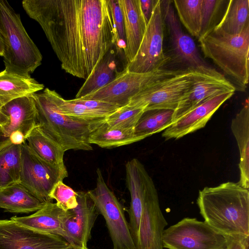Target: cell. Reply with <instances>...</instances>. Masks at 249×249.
I'll return each instance as SVG.
<instances>
[{
	"instance_id": "1",
	"label": "cell",
	"mask_w": 249,
	"mask_h": 249,
	"mask_svg": "<svg viewBox=\"0 0 249 249\" xmlns=\"http://www.w3.org/2000/svg\"><path fill=\"white\" fill-rule=\"evenodd\" d=\"M66 72L85 80L115 44L107 0H24Z\"/></svg>"
},
{
	"instance_id": "2",
	"label": "cell",
	"mask_w": 249,
	"mask_h": 249,
	"mask_svg": "<svg viewBox=\"0 0 249 249\" xmlns=\"http://www.w3.org/2000/svg\"><path fill=\"white\" fill-rule=\"evenodd\" d=\"M200 213L213 229L223 236L249 237V191L228 181L199 191Z\"/></svg>"
},
{
	"instance_id": "3",
	"label": "cell",
	"mask_w": 249,
	"mask_h": 249,
	"mask_svg": "<svg viewBox=\"0 0 249 249\" xmlns=\"http://www.w3.org/2000/svg\"><path fill=\"white\" fill-rule=\"evenodd\" d=\"M36 110L38 126L66 152L69 150L90 151L91 133L102 124L105 119L86 121L62 113L53 101L51 89L32 94Z\"/></svg>"
},
{
	"instance_id": "4",
	"label": "cell",
	"mask_w": 249,
	"mask_h": 249,
	"mask_svg": "<svg viewBox=\"0 0 249 249\" xmlns=\"http://www.w3.org/2000/svg\"><path fill=\"white\" fill-rule=\"evenodd\" d=\"M0 36L6 71L31 77L42 62V55L30 37L20 19L9 2L0 0Z\"/></svg>"
},
{
	"instance_id": "5",
	"label": "cell",
	"mask_w": 249,
	"mask_h": 249,
	"mask_svg": "<svg viewBox=\"0 0 249 249\" xmlns=\"http://www.w3.org/2000/svg\"><path fill=\"white\" fill-rule=\"evenodd\" d=\"M198 41L204 56L245 89L249 77V26L236 35L213 28Z\"/></svg>"
},
{
	"instance_id": "6",
	"label": "cell",
	"mask_w": 249,
	"mask_h": 249,
	"mask_svg": "<svg viewBox=\"0 0 249 249\" xmlns=\"http://www.w3.org/2000/svg\"><path fill=\"white\" fill-rule=\"evenodd\" d=\"M96 186L87 193L105 220L113 249H135L123 206L106 183L99 168Z\"/></svg>"
},
{
	"instance_id": "7",
	"label": "cell",
	"mask_w": 249,
	"mask_h": 249,
	"mask_svg": "<svg viewBox=\"0 0 249 249\" xmlns=\"http://www.w3.org/2000/svg\"><path fill=\"white\" fill-rule=\"evenodd\" d=\"M128 222L135 249H163L162 234L168 223L161 211L157 191L150 176L142 211Z\"/></svg>"
},
{
	"instance_id": "8",
	"label": "cell",
	"mask_w": 249,
	"mask_h": 249,
	"mask_svg": "<svg viewBox=\"0 0 249 249\" xmlns=\"http://www.w3.org/2000/svg\"><path fill=\"white\" fill-rule=\"evenodd\" d=\"M180 71L161 69L150 72L136 73L129 71L125 67L110 83L78 99L101 100L121 107L127 105L134 96L152 85Z\"/></svg>"
},
{
	"instance_id": "9",
	"label": "cell",
	"mask_w": 249,
	"mask_h": 249,
	"mask_svg": "<svg viewBox=\"0 0 249 249\" xmlns=\"http://www.w3.org/2000/svg\"><path fill=\"white\" fill-rule=\"evenodd\" d=\"M163 248L168 249H226L225 237L205 221L185 217L164 230Z\"/></svg>"
},
{
	"instance_id": "10",
	"label": "cell",
	"mask_w": 249,
	"mask_h": 249,
	"mask_svg": "<svg viewBox=\"0 0 249 249\" xmlns=\"http://www.w3.org/2000/svg\"><path fill=\"white\" fill-rule=\"evenodd\" d=\"M68 176L67 169L53 166L41 159L26 142L21 144L19 183L43 203L52 201L50 194L54 185Z\"/></svg>"
},
{
	"instance_id": "11",
	"label": "cell",
	"mask_w": 249,
	"mask_h": 249,
	"mask_svg": "<svg viewBox=\"0 0 249 249\" xmlns=\"http://www.w3.org/2000/svg\"><path fill=\"white\" fill-rule=\"evenodd\" d=\"M164 24L166 25L176 60L187 69L217 78H226L201 55L194 39L183 30L171 0H161Z\"/></svg>"
},
{
	"instance_id": "12",
	"label": "cell",
	"mask_w": 249,
	"mask_h": 249,
	"mask_svg": "<svg viewBox=\"0 0 249 249\" xmlns=\"http://www.w3.org/2000/svg\"><path fill=\"white\" fill-rule=\"evenodd\" d=\"M164 20L161 0H156L139 50L125 67L131 72L147 73L162 69L170 57L163 52Z\"/></svg>"
},
{
	"instance_id": "13",
	"label": "cell",
	"mask_w": 249,
	"mask_h": 249,
	"mask_svg": "<svg viewBox=\"0 0 249 249\" xmlns=\"http://www.w3.org/2000/svg\"><path fill=\"white\" fill-rule=\"evenodd\" d=\"M192 84L191 71L186 69L163 79L134 96L128 106L142 108L144 111L175 110L178 103L189 90Z\"/></svg>"
},
{
	"instance_id": "14",
	"label": "cell",
	"mask_w": 249,
	"mask_h": 249,
	"mask_svg": "<svg viewBox=\"0 0 249 249\" xmlns=\"http://www.w3.org/2000/svg\"><path fill=\"white\" fill-rule=\"evenodd\" d=\"M38 125L32 94L14 99L0 107V150L9 145L10 136L20 132L26 140Z\"/></svg>"
},
{
	"instance_id": "15",
	"label": "cell",
	"mask_w": 249,
	"mask_h": 249,
	"mask_svg": "<svg viewBox=\"0 0 249 249\" xmlns=\"http://www.w3.org/2000/svg\"><path fill=\"white\" fill-rule=\"evenodd\" d=\"M63 237L22 226L12 219H0V249H67Z\"/></svg>"
},
{
	"instance_id": "16",
	"label": "cell",
	"mask_w": 249,
	"mask_h": 249,
	"mask_svg": "<svg viewBox=\"0 0 249 249\" xmlns=\"http://www.w3.org/2000/svg\"><path fill=\"white\" fill-rule=\"evenodd\" d=\"M77 193L78 205L70 210L71 214L64 223V239L73 247L86 248L99 213L87 192Z\"/></svg>"
},
{
	"instance_id": "17",
	"label": "cell",
	"mask_w": 249,
	"mask_h": 249,
	"mask_svg": "<svg viewBox=\"0 0 249 249\" xmlns=\"http://www.w3.org/2000/svg\"><path fill=\"white\" fill-rule=\"evenodd\" d=\"M191 72V87L174 111L172 124L205 100L221 93L234 92L236 90L226 78H217L193 71Z\"/></svg>"
},
{
	"instance_id": "18",
	"label": "cell",
	"mask_w": 249,
	"mask_h": 249,
	"mask_svg": "<svg viewBox=\"0 0 249 249\" xmlns=\"http://www.w3.org/2000/svg\"><path fill=\"white\" fill-rule=\"evenodd\" d=\"M234 93H221L202 102L166 128L162 136L165 140L178 139L204 127L215 111Z\"/></svg>"
},
{
	"instance_id": "19",
	"label": "cell",
	"mask_w": 249,
	"mask_h": 249,
	"mask_svg": "<svg viewBox=\"0 0 249 249\" xmlns=\"http://www.w3.org/2000/svg\"><path fill=\"white\" fill-rule=\"evenodd\" d=\"M70 210L65 211L52 201L47 202L38 211L25 216L10 218L19 225L34 231L53 234L64 238V223L70 216Z\"/></svg>"
},
{
	"instance_id": "20",
	"label": "cell",
	"mask_w": 249,
	"mask_h": 249,
	"mask_svg": "<svg viewBox=\"0 0 249 249\" xmlns=\"http://www.w3.org/2000/svg\"><path fill=\"white\" fill-rule=\"evenodd\" d=\"M118 2L124 18L125 40L124 55L126 66L136 55L147 23L141 9L140 0H118Z\"/></svg>"
},
{
	"instance_id": "21",
	"label": "cell",
	"mask_w": 249,
	"mask_h": 249,
	"mask_svg": "<svg viewBox=\"0 0 249 249\" xmlns=\"http://www.w3.org/2000/svg\"><path fill=\"white\" fill-rule=\"evenodd\" d=\"M240 153V179L237 182L249 188V101L247 98L239 112L232 119L231 125Z\"/></svg>"
},
{
	"instance_id": "22",
	"label": "cell",
	"mask_w": 249,
	"mask_h": 249,
	"mask_svg": "<svg viewBox=\"0 0 249 249\" xmlns=\"http://www.w3.org/2000/svg\"><path fill=\"white\" fill-rule=\"evenodd\" d=\"M19 183L0 191V208L15 213H29L39 210L44 205Z\"/></svg>"
},
{
	"instance_id": "23",
	"label": "cell",
	"mask_w": 249,
	"mask_h": 249,
	"mask_svg": "<svg viewBox=\"0 0 249 249\" xmlns=\"http://www.w3.org/2000/svg\"><path fill=\"white\" fill-rule=\"evenodd\" d=\"M44 86L31 77L0 72V107L8 102L43 89Z\"/></svg>"
},
{
	"instance_id": "24",
	"label": "cell",
	"mask_w": 249,
	"mask_h": 249,
	"mask_svg": "<svg viewBox=\"0 0 249 249\" xmlns=\"http://www.w3.org/2000/svg\"><path fill=\"white\" fill-rule=\"evenodd\" d=\"M110 49L100 61L77 92L75 99H81L106 86L119 74L115 55Z\"/></svg>"
},
{
	"instance_id": "25",
	"label": "cell",
	"mask_w": 249,
	"mask_h": 249,
	"mask_svg": "<svg viewBox=\"0 0 249 249\" xmlns=\"http://www.w3.org/2000/svg\"><path fill=\"white\" fill-rule=\"evenodd\" d=\"M32 150L44 161L62 169H67L63 158L65 151L36 126L26 141Z\"/></svg>"
},
{
	"instance_id": "26",
	"label": "cell",
	"mask_w": 249,
	"mask_h": 249,
	"mask_svg": "<svg viewBox=\"0 0 249 249\" xmlns=\"http://www.w3.org/2000/svg\"><path fill=\"white\" fill-rule=\"evenodd\" d=\"M223 17L213 28L230 35L240 34L249 26V0H230Z\"/></svg>"
},
{
	"instance_id": "27",
	"label": "cell",
	"mask_w": 249,
	"mask_h": 249,
	"mask_svg": "<svg viewBox=\"0 0 249 249\" xmlns=\"http://www.w3.org/2000/svg\"><path fill=\"white\" fill-rule=\"evenodd\" d=\"M134 129L112 127L104 122L91 133L89 141L90 144L108 149L128 145L139 141Z\"/></svg>"
},
{
	"instance_id": "28",
	"label": "cell",
	"mask_w": 249,
	"mask_h": 249,
	"mask_svg": "<svg viewBox=\"0 0 249 249\" xmlns=\"http://www.w3.org/2000/svg\"><path fill=\"white\" fill-rule=\"evenodd\" d=\"M21 144H11L0 150V191L19 183Z\"/></svg>"
},
{
	"instance_id": "29",
	"label": "cell",
	"mask_w": 249,
	"mask_h": 249,
	"mask_svg": "<svg viewBox=\"0 0 249 249\" xmlns=\"http://www.w3.org/2000/svg\"><path fill=\"white\" fill-rule=\"evenodd\" d=\"M174 110L159 109L145 111L138 120L134 133L141 141L153 134L164 130L172 124Z\"/></svg>"
},
{
	"instance_id": "30",
	"label": "cell",
	"mask_w": 249,
	"mask_h": 249,
	"mask_svg": "<svg viewBox=\"0 0 249 249\" xmlns=\"http://www.w3.org/2000/svg\"><path fill=\"white\" fill-rule=\"evenodd\" d=\"M173 2L178 20L192 36L198 38L201 32L202 0H174Z\"/></svg>"
},
{
	"instance_id": "31",
	"label": "cell",
	"mask_w": 249,
	"mask_h": 249,
	"mask_svg": "<svg viewBox=\"0 0 249 249\" xmlns=\"http://www.w3.org/2000/svg\"><path fill=\"white\" fill-rule=\"evenodd\" d=\"M51 94L60 111L65 115L86 121L101 120L106 117L84 105L64 99L54 90L51 89Z\"/></svg>"
},
{
	"instance_id": "32",
	"label": "cell",
	"mask_w": 249,
	"mask_h": 249,
	"mask_svg": "<svg viewBox=\"0 0 249 249\" xmlns=\"http://www.w3.org/2000/svg\"><path fill=\"white\" fill-rule=\"evenodd\" d=\"M142 108L125 106L107 116L104 123L112 127L134 129L138 120L144 112Z\"/></svg>"
},
{
	"instance_id": "33",
	"label": "cell",
	"mask_w": 249,
	"mask_h": 249,
	"mask_svg": "<svg viewBox=\"0 0 249 249\" xmlns=\"http://www.w3.org/2000/svg\"><path fill=\"white\" fill-rule=\"evenodd\" d=\"M113 24L115 36L114 46L116 53L124 55L125 40L124 22L121 8L118 0H107Z\"/></svg>"
},
{
	"instance_id": "34",
	"label": "cell",
	"mask_w": 249,
	"mask_h": 249,
	"mask_svg": "<svg viewBox=\"0 0 249 249\" xmlns=\"http://www.w3.org/2000/svg\"><path fill=\"white\" fill-rule=\"evenodd\" d=\"M77 192L66 185L63 180L59 181L54 185L49 195L50 198L55 200L56 205L65 211L77 206Z\"/></svg>"
},
{
	"instance_id": "35",
	"label": "cell",
	"mask_w": 249,
	"mask_h": 249,
	"mask_svg": "<svg viewBox=\"0 0 249 249\" xmlns=\"http://www.w3.org/2000/svg\"><path fill=\"white\" fill-rule=\"evenodd\" d=\"M224 2L225 1L222 0H202L199 37L205 35L215 26L216 19Z\"/></svg>"
},
{
	"instance_id": "36",
	"label": "cell",
	"mask_w": 249,
	"mask_h": 249,
	"mask_svg": "<svg viewBox=\"0 0 249 249\" xmlns=\"http://www.w3.org/2000/svg\"><path fill=\"white\" fill-rule=\"evenodd\" d=\"M71 100L73 102L84 105L91 109L101 113L106 117L114 112L120 108L116 105L101 100L75 98Z\"/></svg>"
},
{
	"instance_id": "37",
	"label": "cell",
	"mask_w": 249,
	"mask_h": 249,
	"mask_svg": "<svg viewBox=\"0 0 249 249\" xmlns=\"http://www.w3.org/2000/svg\"><path fill=\"white\" fill-rule=\"evenodd\" d=\"M224 236L226 241V249H249V237L242 236Z\"/></svg>"
},
{
	"instance_id": "38",
	"label": "cell",
	"mask_w": 249,
	"mask_h": 249,
	"mask_svg": "<svg viewBox=\"0 0 249 249\" xmlns=\"http://www.w3.org/2000/svg\"><path fill=\"white\" fill-rule=\"evenodd\" d=\"M156 0H140L142 12L147 24L152 13Z\"/></svg>"
},
{
	"instance_id": "39",
	"label": "cell",
	"mask_w": 249,
	"mask_h": 249,
	"mask_svg": "<svg viewBox=\"0 0 249 249\" xmlns=\"http://www.w3.org/2000/svg\"><path fill=\"white\" fill-rule=\"evenodd\" d=\"M4 53V46L2 38L0 36V56H3Z\"/></svg>"
},
{
	"instance_id": "40",
	"label": "cell",
	"mask_w": 249,
	"mask_h": 249,
	"mask_svg": "<svg viewBox=\"0 0 249 249\" xmlns=\"http://www.w3.org/2000/svg\"><path fill=\"white\" fill-rule=\"evenodd\" d=\"M67 249H90L89 248H78V247H75L73 246H71L70 248Z\"/></svg>"
}]
</instances>
